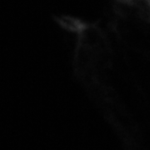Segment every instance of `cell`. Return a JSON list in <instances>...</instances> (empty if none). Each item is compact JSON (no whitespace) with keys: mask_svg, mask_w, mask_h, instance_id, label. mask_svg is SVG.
Returning <instances> with one entry per match:
<instances>
[{"mask_svg":"<svg viewBox=\"0 0 150 150\" xmlns=\"http://www.w3.org/2000/svg\"><path fill=\"white\" fill-rule=\"evenodd\" d=\"M122 3H125L126 4H132V5H141L142 8L147 9L148 14L150 17V0H119Z\"/></svg>","mask_w":150,"mask_h":150,"instance_id":"1","label":"cell"}]
</instances>
